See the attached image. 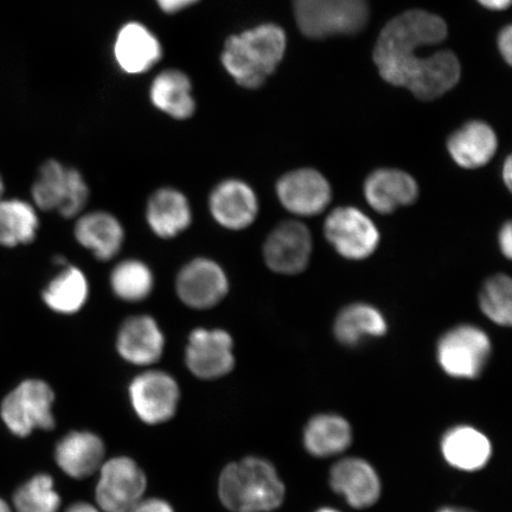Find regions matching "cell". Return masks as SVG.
Returning a JSON list of instances; mask_svg holds the SVG:
<instances>
[{"instance_id":"5bb4252c","label":"cell","mask_w":512,"mask_h":512,"mask_svg":"<svg viewBox=\"0 0 512 512\" xmlns=\"http://www.w3.org/2000/svg\"><path fill=\"white\" fill-rule=\"evenodd\" d=\"M277 196L293 215L310 217L322 214L329 207L332 189L328 179L319 171L299 169L279 179Z\"/></svg>"},{"instance_id":"7402d4cb","label":"cell","mask_w":512,"mask_h":512,"mask_svg":"<svg viewBox=\"0 0 512 512\" xmlns=\"http://www.w3.org/2000/svg\"><path fill=\"white\" fill-rule=\"evenodd\" d=\"M441 453L454 469L475 472L484 469L492 457L491 441L472 426H456L441 439Z\"/></svg>"},{"instance_id":"1f68e13d","label":"cell","mask_w":512,"mask_h":512,"mask_svg":"<svg viewBox=\"0 0 512 512\" xmlns=\"http://www.w3.org/2000/svg\"><path fill=\"white\" fill-rule=\"evenodd\" d=\"M479 306L491 322L510 326L512 322V281L507 274H497L485 281L479 294Z\"/></svg>"},{"instance_id":"4316f807","label":"cell","mask_w":512,"mask_h":512,"mask_svg":"<svg viewBox=\"0 0 512 512\" xmlns=\"http://www.w3.org/2000/svg\"><path fill=\"white\" fill-rule=\"evenodd\" d=\"M352 443V428L341 415L318 414L307 422L304 446L313 457L329 458L347 451Z\"/></svg>"},{"instance_id":"277c9868","label":"cell","mask_w":512,"mask_h":512,"mask_svg":"<svg viewBox=\"0 0 512 512\" xmlns=\"http://www.w3.org/2000/svg\"><path fill=\"white\" fill-rule=\"evenodd\" d=\"M293 9L299 30L311 40L356 34L369 19L368 0H293Z\"/></svg>"},{"instance_id":"8d00e7d4","label":"cell","mask_w":512,"mask_h":512,"mask_svg":"<svg viewBox=\"0 0 512 512\" xmlns=\"http://www.w3.org/2000/svg\"><path fill=\"white\" fill-rule=\"evenodd\" d=\"M486 9L502 11L507 10L511 4V0H478Z\"/></svg>"},{"instance_id":"5b68a950","label":"cell","mask_w":512,"mask_h":512,"mask_svg":"<svg viewBox=\"0 0 512 512\" xmlns=\"http://www.w3.org/2000/svg\"><path fill=\"white\" fill-rule=\"evenodd\" d=\"M32 198L44 211H57L64 219L80 216L89 200V188L79 170L59 160H47L32 185Z\"/></svg>"},{"instance_id":"83f0119b","label":"cell","mask_w":512,"mask_h":512,"mask_svg":"<svg viewBox=\"0 0 512 512\" xmlns=\"http://www.w3.org/2000/svg\"><path fill=\"white\" fill-rule=\"evenodd\" d=\"M89 297L86 274L75 266L64 267L42 293L44 304L60 315H75L85 307Z\"/></svg>"},{"instance_id":"2e32d148","label":"cell","mask_w":512,"mask_h":512,"mask_svg":"<svg viewBox=\"0 0 512 512\" xmlns=\"http://www.w3.org/2000/svg\"><path fill=\"white\" fill-rule=\"evenodd\" d=\"M331 489L343 496L350 507L368 509L379 501L382 484L373 465L361 458H345L332 467Z\"/></svg>"},{"instance_id":"8992f818","label":"cell","mask_w":512,"mask_h":512,"mask_svg":"<svg viewBox=\"0 0 512 512\" xmlns=\"http://www.w3.org/2000/svg\"><path fill=\"white\" fill-rule=\"evenodd\" d=\"M491 354L488 334L470 324L454 326L441 336L437 345L439 366L453 379H477L483 374Z\"/></svg>"},{"instance_id":"484cf974","label":"cell","mask_w":512,"mask_h":512,"mask_svg":"<svg viewBox=\"0 0 512 512\" xmlns=\"http://www.w3.org/2000/svg\"><path fill=\"white\" fill-rule=\"evenodd\" d=\"M388 322L377 307L356 303L344 307L334 324V335L345 347L354 348L368 338L387 334Z\"/></svg>"},{"instance_id":"4dcf8cb0","label":"cell","mask_w":512,"mask_h":512,"mask_svg":"<svg viewBox=\"0 0 512 512\" xmlns=\"http://www.w3.org/2000/svg\"><path fill=\"white\" fill-rule=\"evenodd\" d=\"M14 504L17 512H57L61 498L54 488L53 478L41 473L19 486Z\"/></svg>"},{"instance_id":"f546056e","label":"cell","mask_w":512,"mask_h":512,"mask_svg":"<svg viewBox=\"0 0 512 512\" xmlns=\"http://www.w3.org/2000/svg\"><path fill=\"white\" fill-rule=\"evenodd\" d=\"M110 284L115 296L123 302L139 303L151 296L155 275L145 262L127 259L113 268Z\"/></svg>"},{"instance_id":"ffe728a7","label":"cell","mask_w":512,"mask_h":512,"mask_svg":"<svg viewBox=\"0 0 512 512\" xmlns=\"http://www.w3.org/2000/svg\"><path fill=\"white\" fill-rule=\"evenodd\" d=\"M74 235L83 248L91 251L101 261L114 259L125 241L123 224L111 213L101 210L80 215Z\"/></svg>"},{"instance_id":"cb8c5ba5","label":"cell","mask_w":512,"mask_h":512,"mask_svg":"<svg viewBox=\"0 0 512 512\" xmlns=\"http://www.w3.org/2000/svg\"><path fill=\"white\" fill-rule=\"evenodd\" d=\"M105 456L102 440L91 432H72L56 445L55 459L68 476L82 479L99 469Z\"/></svg>"},{"instance_id":"44dd1931","label":"cell","mask_w":512,"mask_h":512,"mask_svg":"<svg viewBox=\"0 0 512 512\" xmlns=\"http://www.w3.org/2000/svg\"><path fill=\"white\" fill-rule=\"evenodd\" d=\"M146 221L158 238H177L191 226L192 209L188 197L174 188L158 189L147 202Z\"/></svg>"},{"instance_id":"7bdbcfd3","label":"cell","mask_w":512,"mask_h":512,"mask_svg":"<svg viewBox=\"0 0 512 512\" xmlns=\"http://www.w3.org/2000/svg\"><path fill=\"white\" fill-rule=\"evenodd\" d=\"M4 192V183L2 177H0V197H2Z\"/></svg>"},{"instance_id":"4fadbf2b","label":"cell","mask_w":512,"mask_h":512,"mask_svg":"<svg viewBox=\"0 0 512 512\" xmlns=\"http://www.w3.org/2000/svg\"><path fill=\"white\" fill-rule=\"evenodd\" d=\"M313 242L302 222L287 221L275 227L264 245L266 265L275 273L296 275L310 264Z\"/></svg>"},{"instance_id":"d6a6232c","label":"cell","mask_w":512,"mask_h":512,"mask_svg":"<svg viewBox=\"0 0 512 512\" xmlns=\"http://www.w3.org/2000/svg\"><path fill=\"white\" fill-rule=\"evenodd\" d=\"M198 2L200 0H156L158 8L168 15L178 14V12L187 10Z\"/></svg>"},{"instance_id":"74e56055","label":"cell","mask_w":512,"mask_h":512,"mask_svg":"<svg viewBox=\"0 0 512 512\" xmlns=\"http://www.w3.org/2000/svg\"><path fill=\"white\" fill-rule=\"evenodd\" d=\"M503 181L505 185H507V188L511 189V181H512V160L510 157L505 160V163L503 165Z\"/></svg>"},{"instance_id":"d590c367","label":"cell","mask_w":512,"mask_h":512,"mask_svg":"<svg viewBox=\"0 0 512 512\" xmlns=\"http://www.w3.org/2000/svg\"><path fill=\"white\" fill-rule=\"evenodd\" d=\"M498 245L501 248L502 254L507 259H511L512 255V227L511 223L507 222L501 229L498 235Z\"/></svg>"},{"instance_id":"ab89813d","label":"cell","mask_w":512,"mask_h":512,"mask_svg":"<svg viewBox=\"0 0 512 512\" xmlns=\"http://www.w3.org/2000/svg\"><path fill=\"white\" fill-rule=\"evenodd\" d=\"M438 512H476V511L466 509V508H459V507H445L443 509H440Z\"/></svg>"},{"instance_id":"e0dca14e","label":"cell","mask_w":512,"mask_h":512,"mask_svg":"<svg viewBox=\"0 0 512 512\" xmlns=\"http://www.w3.org/2000/svg\"><path fill=\"white\" fill-rule=\"evenodd\" d=\"M114 59L128 75H140L162 60L163 47L158 37L139 22L126 23L114 42Z\"/></svg>"},{"instance_id":"6da1fadb","label":"cell","mask_w":512,"mask_h":512,"mask_svg":"<svg viewBox=\"0 0 512 512\" xmlns=\"http://www.w3.org/2000/svg\"><path fill=\"white\" fill-rule=\"evenodd\" d=\"M447 37L444 19L424 10L403 12L388 22L374 49V62L383 80L431 101L450 92L460 80L458 57L450 50L421 55Z\"/></svg>"},{"instance_id":"836d02e7","label":"cell","mask_w":512,"mask_h":512,"mask_svg":"<svg viewBox=\"0 0 512 512\" xmlns=\"http://www.w3.org/2000/svg\"><path fill=\"white\" fill-rule=\"evenodd\" d=\"M498 48L501 51L503 59L508 62V64L512 63V28L508 25L507 28H504L501 31V34L498 36Z\"/></svg>"},{"instance_id":"603a6c76","label":"cell","mask_w":512,"mask_h":512,"mask_svg":"<svg viewBox=\"0 0 512 512\" xmlns=\"http://www.w3.org/2000/svg\"><path fill=\"white\" fill-rule=\"evenodd\" d=\"M498 140L494 130L482 121H471L447 140V150L460 168H483L496 155Z\"/></svg>"},{"instance_id":"30bf717a","label":"cell","mask_w":512,"mask_h":512,"mask_svg":"<svg viewBox=\"0 0 512 512\" xmlns=\"http://www.w3.org/2000/svg\"><path fill=\"white\" fill-rule=\"evenodd\" d=\"M176 293L181 302L194 310H209L219 305L229 292L227 273L209 258H196L178 272Z\"/></svg>"},{"instance_id":"3957f363","label":"cell","mask_w":512,"mask_h":512,"mask_svg":"<svg viewBox=\"0 0 512 512\" xmlns=\"http://www.w3.org/2000/svg\"><path fill=\"white\" fill-rule=\"evenodd\" d=\"M285 485L267 460L249 457L229 464L221 473L219 496L233 512H270L285 499Z\"/></svg>"},{"instance_id":"9c48e42d","label":"cell","mask_w":512,"mask_h":512,"mask_svg":"<svg viewBox=\"0 0 512 512\" xmlns=\"http://www.w3.org/2000/svg\"><path fill=\"white\" fill-rule=\"evenodd\" d=\"M146 477L136 462L118 457L101 467L96 501L105 512H131L142 502Z\"/></svg>"},{"instance_id":"f1b7e54d","label":"cell","mask_w":512,"mask_h":512,"mask_svg":"<svg viewBox=\"0 0 512 512\" xmlns=\"http://www.w3.org/2000/svg\"><path fill=\"white\" fill-rule=\"evenodd\" d=\"M40 220L34 207L22 200L0 201V245L17 247L34 241Z\"/></svg>"},{"instance_id":"ac0fdd59","label":"cell","mask_w":512,"mask_h":512,"mask_svg":"<svg viewBox=\"0 0 512 512\" xmlns=\"http://www.w3.org/2000/svg\"><path fill=\"white\" fill-rule=\"evenodd\" d=\"M115 344L126 362L134 366H150L162 357L165 337L155 318L138 315L121 324Z\"/></svg>"},{"instance_id":"d4e9b609","label":"cell","mask_w":512,"mask_h":512,"mask_svg":"<svg viewBox=\"0 0 512 512\" xmlns=\"http://www.w3.org/2000/svg\"><path fill=\"white\" fill-rule=\"evenodd\" d=\"M150 101L158 111L175 120H188L196 112L189 76L178 69H166L153 79Z\"/></svg>"},{"instance_id":"60d3db41","label":"cell","mask_w":512,"mask_h":512,"mask_svg":"<svg viewBox=\"0 0 512 512\" xmlns=\"http://www.w3.org/2000/svg\"><path fill=\"white\" fill-rule=\"evenodd\" d=\"M0 512H11L8 503H6L2 498H0Z\"/></svg>"},{"instance_id":"d6986e66","label":"cell","mask_w":512,"mask_h":512,"mask_svg":"<svg viewBox=\"0 0 512 512\" xmlns=\"http://www.w3.org/2000/svg\"><path fill=\"white\" fill-rule=\"evenodd\" d=\"M364 197L377 213L388 215L418 200L419 185L405 171L380 169L364 183Z\"/></svg>"},{"instance_id":"7a4b0ae2","label":"cell","mask_w":512,"mask_h":512,"mask_svg":"<svg viewBox=\"0 0 512 512\" xmlns=\"http://www.w3.org/2000/svg\"><path fill=\"white\" fill-rule=\"evenodd\" d=\"M286 34L278 25L267 23L229 36L221 63L239 86L256 89L264 85L284 59Z\"/></svg>"},{"instance_id":"52a82bcc","label":"cell","mask_w":512,"mask_h":512,"mask_svg":"<svg viewBox=\"0 0 512 512\" xmlns=\"http://www.w3.org/2000/svg\"><path fill=\"white\" fill-rule=\"evenodd\" d=\"M55 395L42 380H25L2 402L0 415L16 437H28L35 430L50 431L55 426Z\"/></svg>"},{"instance_id":"ba28073f","label":"cell","mask_w":512,"mask_h":512,"mask_svg":"<svg viewBox=\"0 0 512 512\" xmlns=\"http://www.w3.org/2000/svg\"><path fill=\"white\" fill-rule=\"evenodd\" d=\"M326 240L343 258L361 261L369 258L379 248L381 234L376 224L362 210L339 207L326 217Z\"/></svg>"},{"instance_id":"b9f144b4","label":"cell","mask_w":512,"mask_h":512,"mask_svg":"<svg viewBox=\"0 0 512 512\" xmlns=\"http://www.w3.org/2000/svg\"><path fill=\"white\" fill-rule=\"evenodd\" d=\"M316 512H341V511H338L334 508H322V509L317 510Z\"/></svg>"},{"instance_id":"e575fe53","label":"cell","mask_w":512,"mask_h":512,"mask_svg":"<svg viewBox=\"0 0 512 512\" xmlns=\"http://www.w3.org/2000/svg\"><path fill=\"white\" fill-rule=\"evenodd\" d=\"M131 512H175L169 503L162 499H147L140 502Z\"/></svg>"},{"instance_id":"7c38bea8","label":"cell","mask_w":512,"mask_h":512,"mask_svg":"<svg viewBox=\"0 0 512 512\" xmlns=\"http://www.w3.org/2000/svg\"><path fill=\"white\" fill-rule=\"evenodd\" d=\"M185 364L198 379L216 380L235 367L234 341L222 329L197 328L189 335Z\"/></svg>"},{"instance_id":"8fae6325","label":"cell","mask_w":512,"mask_h":512,"mask_svg":"<svg viewBox=\"0 0 512 512\" xmlns=\"http://www.w3.org/2000/svg\"><path fill=\"white\" fill-rule=\"evenodd\" d=\"M128 394L138 418L149 425L163 424L170 420L181 399L174 377L160 370L145 371L134 377Z\"/></svg>"},{"instance_id":"9a60e30c","label":"cell","mask_w":512,"mask_h":512,"mask_svg":"<svg viewBox=\"0 0 512 512\" xmlns=\"http://www.w3.org/2000/svg\"><path fill=\"white\" fill-rule=\"evenodd\" d=\"M209 210L221 227L239 232L258 219L259 200L248 183L236 178L224 179L210 192Z\"/></svg>"},{"instance_id":"f35d334b","label":"cell","mask_w":512,"mask_h":512,"mask_svg":"<svg viewBox=\"0 0 512 512\" xmlns=\"http://www.w3.org/2000/svg\"><path fill=\"white\" fill-rule=\"evenodd\" d=\"M66 512H99L93 505L87 503H76L72 505Z\"/></svg>"}]
</instances>
